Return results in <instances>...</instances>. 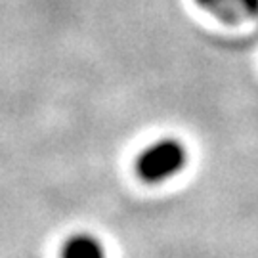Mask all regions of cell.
<instances>
[{"mask_svg": "<svg viewBox=\"0 0 258 258\" xmlns=\"http://www.w3.org/2000/svg\"><path fill=\"white\" fill-rule=\"evenodd\" d=\"M59 258H107V250L96 235L81 231L63 241Z\"/></svg>", "mask_w": 258, "mask_h": 258, "instance_id": "2", "label": "cell"}, {"mask_svg": "<svg viewBox=\"0 0 258 258\" xmlns=\"http://www.w3.org/2000/svg\"><path fill=\"white\" fill-rule=\"evenodd\" d=\"M187 166V148L184 142L165 136L151 142L136 157V174L146 184H163L172 180Z\"/></svg>", "mask_w": 258, "mask_h": 258, "instance_id": "1", "label": "cell"}]
</instances>
